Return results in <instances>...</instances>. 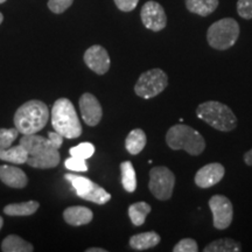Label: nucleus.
Here are the masks:
<instances>
[{
    "label": "nucleus",
    "mask_w": 252,
    "mask_h": 252,
    "mask_svg": "<svg viewBox=\"0 0 252 252\" xmlns=\"http://www.w3.org/2000/svg\"><path fill=\"white\" fill-rule=\"evenodd\" d=\"M49 119L48 106L41 100H28L17 110L14 115V126L19 133H37L45 127Z\"/></svg>",
    "instance_id": "obj_1"
},
{
    "label": "nucleus",
    "mask_w": 252,
    "mask_h": 252,
    "mask_svg": "<svg viewBox=\"0 0 252 252\" xmlns=\"http://www.w3.org/2000/svg\"><path fill=\"white\" fill-rule=\"evenodd\" d=\"M84 62L91 70L98 75L106 74L110 68V56L104 47L91 46L84 54Z\"/></svg>",
    "instance_id": "obj_12"
},
{
    "label": "nucleus",
    "mask_w": 252,
    "mask_h": 252,
    "mask_svg": "<svg viewBox=\"0 0 252 252\" xmlns=\"http://www.w3.org/2000/svg\"><path fill=\"white\" fill-rule=\"evenodd\" d=\"M174 252H197L198 247L196 241L191 238H184L179 242L178 244H175V247L173 248Z\"/></svg>",
    "instance_id": "obj_30"
},
{
    "label": "nucleus",
    "mask_w": 252,
    "mask_h": 252,
    "mask_svg": "<svg viewBox=\"0 0 252 252\" xmlns=\"http://www.w3.org/2000/svg\"><path fill=\"white\" fill-rule=\"evenodd\" d=\"M152 210V208L146 202H135L128 207V216L131 222L135 226H140L145 223V220Z\"/></svg>",
    "instance_id": "obj_25"
},
{
    "label": "nucleus",
    "mask_w": 252,
    "mask_h": 252,
    "mask_svg": "<svg viewBox=\"0 0 252 252\" xmlns=\"http://www.w3.org/2000/svg\"><path fill=\"white\" fill-rule=\"evenodd\" d=\"M49 144L50 141L48 138L41 137V135H37L36 133L24 134V137L20 139V145L24 146V149L27 151L28 157L34 156V154L40 152L41 150L45 149Z\"/></svg>",
    "instance_id": "obj_19"
},
{
    "label": "nucleus",
    "mask_w": 252,
    "mask_h": 252,
    "mask_svg": "<svg viewBox=\"0 0 252 252\" xmlns=\"http://www.w3.org/2000/svg\"><path fill=\"white\" fill-rule=\"evenodd\" d=\"M28 159L27 151L24 146L18 145V146L9 147V149L2 150L0 149V160L12 162V163H26Z\"/></svg>",
    "instance_id": "obj_24"
},
{
    "label": "nucleus",
    "mask_w": 252,
    "mask_h": 252,
    "mask_svg": "<svg viewBox=\"0 0 252 252\" xmlns=\"http://www.w3.org/2000/svg\"><path fill=\"white\" fill-rule=\"evenodd\" d=\"M168 86V77L161 69L156 68L143 72L134 86V93L140 98L150 99L161 94Z\"/></svg>",
    "instance_id": "obj_6"
},
{
    "label": "nucleus",
    "mask_w": 252,
    "mask_h": 252,
    "mask_svg": "<svg viewBox=\"0 0 252 252\" xmlns=\"http://www.w3.org/2000/svg\"><path fill=\"white\" fill-rule=\"evenodd\" d=\"M80 110L84 123L89 126H96L103 117L102 105L93 94H83L80 98Z\"/></svg>",
    "instance_id": "obj_11"
},
{
    "label": "nucleus",
    "mask_w": 252,
    "mask_h": 252,
    "mask_svg": "<svg viewBox=\"0 0 252 252\" xmlns=\"http://www.w3.org/2000/svg\"><path fill=\"white\" fill-rule=\"evenodd\" d=\"M63 219L68 224L74 226L86 225L90 223L94 219L93 210L89 208L82 207V206H74L69 207L63 212Z\"/></svg>",
    "instance_id": "obj_16"
},
{
    "label": "nucleus",
    "mask_w": 252,
    "mask_h": 252,
    "mask_svg": "<svg viewBox=\"0 0 252 252\" xmlns=\"http://www.w3.org/2000/svg\"><path fill=\"white\" fill-rule=\"evenodd\" d=\"M6 0H0V4H4Z\"/></svg>",
    "instance_id": "obj_39"
},
{
    "label": "nucleus",
    "mask_w": 252,
    "mask_h": 252,
    "mask_svg": "<svg viewBox=\"0 0 252 252\" xmlns=\"http://www.w3.org/2000/svg\"><path fill=\"white\" fill-rule=\"evenodd\" d=\"M39 207L36 201H27L23 203L8 204L4 208V213L8 216H30L35 213Z\"/></svg>",
    "instance_id": "obj_23"
},
{
    "label": "nucleus",
    "mask_w": 252,
    "mask_h": 252,
    "mask_svg": "<svg viewBox=\"0 0 252 252\" xmlns=\"http://www.w3.org/2000/svg\"><path fill=\"white\" fill-rule=\"evenodd\" d=\"M1 250L4 252H32L33 245L17 235H9L1 243Z\"/></svg>",
    "instance_id": "obj_21"
},
{
    "label": "nucleus",
    "mask_w": 252,
    "mask_h": 252,
    "mask_svg": "<svg viewBox=\"0 0 252 252\" xmlns=\"http://www.w3.org/2000/svg\"><path fill=\"white\" fill-rule=\"evenodd\" d=\"M19 131L14 128H0V149H9L13 141L18 138Z\"/></svg>",
    "instance_id": "obj_27"
},
{
    "label": "nucleus",
    "mask_w": 252,
    "mask_h": 252,
    "mask_svg": "<svg viewBox=\"0 0 252 252\" xmlns=\"http://www.w3.org/2000/svg\"><path fill=\"white\" fill-rule=\"evenodd\" d=\"M64 179L70 182L72 187L76 190V194L80 197L84 198V200L97 204H105L111 200V195L105 189L94 184V181H91L86 176L71 173V174H65Z\"/></svg>",
    "instance_id": "obj_7"
},
{
    "label": "nucleus",
    "mask_w": 252,
    "mask_h": 252,
    "mask_svg": "<svg viewBox=\"0 0 252 252\" xmlns=\"http://www.w3.org/2000/svg\"><path fill=\"white\" fill-rule=\"evenodd\" d=\"M69 153L71 154V157L82 158V159L87 160L94 156V146L91 143H81L77 146L71 147Z\"/></svg>",
    "instance_id": "obj_28"
},
{
    "label": "nucleus",
    "mask_w": 252,
    "mask_h": 252,
    "mask_svg": "<svg viewBox=\"0 0 252 252\" xmlns=\"http://www.w3.org/2000/svg\"><path fill=\"white\" fill-rule=\"evenodd\" d=\"M225 174L223 165L219 162H212L203 166L195 174V184L200 188H210L219 184Z\"/></svg>",
    "instance_id": "obj_13"
},
{
    "label": "nucleus",
    "mask_w": 252,
    "mask_h": 252,
    "mask_svg": "<svg viewBox=\"0 0 252 252\" xmlns=\"http://www.w3.org/2000/svg\"><path fill=\"white\" fill-rule=\"evenodd\" d=\"M52 125L56 132L68 139L82 134V125L76 110L68 98H59L52 109Z\"/></svg>",
    "instance_id": "obj_2"
},
{
    "label": "nucleus",
    "mask_w": 252,
    "mask_h": 252,
    "mask_svg": "<svg viewBox=\"0 0 252 252\" xmlns=\"http://www.w3.org/2000/svg\"><path fill=\"white\" fill-rule=\"evenodd\" d=\"M219 0H186V7L191 13L207 17L215 12Z\"/></svg>",
    "instance_id": "obj_20"
},
{
    "label": "nucleus",
    "mask_w": 252,
    "mask_h": 252,
    "mask_svg": "<svg viewBox=\"0 0 252 252\" xmlns=\"http://www.w3.org/2000/svg\"><path fill=\"white\" fill-rule=\"evenodd\" d=\"M237 12L239 17L243 19H247V20L252 19V0H238Z\"/></svg>",
    "instance_id": "obj_32"
},
{
    "label": "nucleus",
    "mask_w": 252,
    "mask_h": 252,
    "mask_svg": "<svg viewBox=\"0 0 252 252\" xmlns=\"http://www.w3.org/2000/svg\"><path fill=\"white\" fill-rule=\"evenodd\" d=\"M160 241H161V238L156 231L141 232V234L134 235L130 238V247L133 250L138 251L149 250V249L157 247L160 243Z\"/></svg>",
    "instance_id": "obj_17"
},
{
    "label": "nucleus",
    "mask_w": 252,
    "mask_h": 252,
    "mask_svg": "<svg viewBox=\"0 0 252 252\" xmlns=\"http://www.w3.org/2000/svg\"><path fill=\"white\" fill-rule=\"evenodd\" d=\"M2 20H4V15H2L1 13H0V25H1V23H2Z\"/></svg>",
    "instance_id": "obj_38"
},
{
    "label": "nucleus",
    "mask_w": 252,
    "mask_h": 252,
    "mask_svg": "<svg viewBox=\"0 0 252 252\" xmlns=\"http://www.w3.org/2000/svg\"><path fill=\"white\" fill-rule=\"evenodd\" d=\"M175 185V175L165 166L153 167L150 171L149 188L153 196L160 201H167L172 197Z\"/></svg>",
    "instance_id": "obj_8"
},
{
    "label": "nucleus",
    "mask_w": 252,
    "mask_h": 252,
    "mask_svg": "<svg viewBox=\"0 0 252 252\" xmlns=\"http://www.w3.org/2000/svg\"><path fill=\"white\" fill-rule=\"evenodd\" d=\"M146 141L147 139L145 132L141 128H134L126 137L125 147L132 156H137L146 146Z\"/></svg>",
    "instance_id": "obj_18"
},
{
    "label": "nucleus",
    "mask_w": 252,
    "mask_h": 252,
    "mask_svg": "<svg viewBox=\"0 0 252 252\" xmlns=\"http://www.w3.org/2000/svg\"><path fill=\"white\" fill-rule=\"evenodd\" d=\"M244 162L247 163L248 166H252V150L248 151V152L244 154Z\"/></svg>",
    "instance_id": "obj_35"
},
{
    "label": "nucleus",
    "mask_w": 252,
    "mask_h": 252,
    "mask_svg": "<svg viewBox=\"0 0 252 252\" xmlns=\"http://www.w3.org/2000/svg\"><path fill=\"white\" fill-rule=\"evenodd\" d=\"M209 208L213 213L214 226L219 230L229 228L234 217V207L231 201L224 195H214L209 200Z\"/></svg>",
    "instance_id": "obj_9"
},
{
    "label": "nucleus",
    "mask_w": 252,
    "mask_h": 252,
    "mask_svg": "<svg viewBox=\"0 0 252 252\" xmlns=\"http://www.w3.org/2000/svg\"><path fill=\"white\" fill-rule=\"evenodd\" d=\"M2 224H4V220H2V217L0 216V229L2 228Z\"/></svg>",
    "instance_id": "obj_37"
},
{
    "label": "nucleus",
    "mask_w": 252,
    "mask_h": 252,
    "mask_svg": "<svg viewBox=\"0 0 252 252\" xmlns=\"http://www.w3.org/2000/svg\"><path fill=\"white\" fill-rule=\"evenodd\" d=\"M63 135H61L59 132H48V139L50 141V144L55 147V149H60L61 145L63 143Z\"/></svg>",
    "instance_id": "obj_34"
},
{
    "label": "nucleus",
    "mask_w": 252,
    "mask_h": 252,
    "mask_svg": "<svg viewBox=\"0 0 252 252\" xmlns=\"http://www.w3.org/2000/svg\"><path fill=\"white\" fill-rule=\"evenodd\" d=\"M122 185L126 191L133 193L137 189V176H135L134 167L131 161H124L121 163Z\"/></svg>",
    "instance_id": "obj_26"
},
{
    "label": "nucleus",
    "mask_w": 252,
    "mask_h": 252,
    "mask_svg": "<svg viewBox=\"0 0 252 252\" xmlns=\"http://www.w3.org/2000/svg\"><path fill=\"white\" fill-rule=\"evenodd\" d=\"M239 25L235 19L224 18L208 28L207 40L209 46L217 50H226L235 45L239 36Z\"/></svg>",
    "instance_id": "obj_5"
},
{
    "label": "nucleus",
    "mask_w": 252,
    "mask_h": 252,
    "mask_svg": "<svg viewBox=\"0 0 252 252\" xmlns=\"http://www.w3.org/2000/svg\"><path fill=\"white\" fill-rule=\"evenodd\" d=\"M242 245L232 238H220L212 242L203 249L204 252H238Z\"/></svg>",
    "instance_id": "obj_22"
},
{
    "label": "nucleus",
    "mask_w": 252,
    "mask_h": 252,
    "mask_svg": "<svg viewBox=\"0 0 252 252\" xmlns=\"http://www.w3.org/2000/svg\"><path fill=\"white\" fill-rule=\"evenodd\" d=\"M0 180L8 187L18 189L25 188L28 182L26 173L23 169L8 165L0 166Z\"/></svg>",
    "instance_id": "obj_15"
},
{
    "label": "nucleus",
    "mask_w": 252,
    "mask_h": 252,
    "mask_svg": "<svg viewBox=\"0 0 252 252\" xmlns=\"http://www.w3.org/2000/svg\"><path fill=\"white\" fill-rule=\"evenodd\" d=\"M74 0H49L48 1V7L53 13L61 14L65 9L70 7Z\"/></svg>",
    "instance_id": "obj_31"
},
{
    "label": "nucleus",
    "mask_w": 252,
    "mask_h": 252,
    "mask_svg": "<svg viewBox=\"0 0 252 252\" xmlns=\"http://www.w3.org/2000/svg\"><path fill=\"white\" fill-rule=\"evenodd\" d=\"M141 21L144 26L149 28L150 31L160 32L166 27L167 25V17L165 13V9L159 2L157 1H147L143 6L140 12Z\"/></svg>",
    "instance_id": "obj_10"
},
{
    "label": "nucleus",
    "mask_w": 252,
    "mask_h": 252,
    "mask_svg": "<svg viewBox=\"0 0 252 252\" xmlns=\"http://www.w3.org/2000/svg\"><path fill=\"white\" fill-rule=\"evenodd\" d=\"M87 252H106V250L102 248H90L87 249Z\"/></svg>",
    "instance_id": "obj_36"
},
{
    "label": "nucleus",
    "mask_w": 252,
    "mask_h": 252,
    "mask_svg": "<svg viewBox=\"0 0 252 252\" xmlns=\"http://www.w3.org/2000/svg\"><path fill=\"white\" fill-rule=\"evenodd\" d=\"M196 116L215 130L222 132L232 131L237 126V118L231 109L216 100L201 103L196 108Z\"/></svg>",
    "instance_id": "obj_4"
},
{
    "label": "nucleus",
    "mask_w": 252,
    "mask_h": 252,
    "mask_svg": "<svg viewBox=\"0 0 252 252\" xmlns=\"http://www.w3.org/2000/svg\"><path fill=\"white\" fill-rule=\"evenodd\" d=\"M60 159L61 158H60L59 150L49 144L48 146L41 150L40 152L34 154V156L28 157L26 163H28L31 167H34V168L47 169L54 168V167L58 166Z\"/></svg>",
    "instance_id": "obj_14"
},
{
    "label": "nucleus",
    "mask_w": 252,
    "mask_h": 252,
    "mask_svg": "<svg viewBox=\"0 0 252 252\" xmlns=\"http://www.w3.org/2000/svg\"><path fill=\"white\" fill-rule=\"evenodd\" d=\"M65 168H68L69 171L72 172H87L88 171V165L86 162V159H82V158L77 157H70L68 158L64 161Z\"/></svg>",
    "instance_id": "obj_29"
},
{
    "label": "nucleus",
    "mask_w": 252,
    "mask_h": 252,
    "mask_svg": "<svg viewBox=\"0 0 252 252\" xmlns=\"http://www.w3.org/2000/svg\"><path fill=\"white\" fill-rule=\"evenodd\" d=\"M166 143L169 149L184 150L190 156H200L206 149V141L200 132L184 124H176L167 131Z\"/></svg>",
    "instance_id": "obj_3"
},
{
    "label": "nucleus",
    "mask_w": 252,
    "mask_h": 252,
    "mask_svg": "<svg viewBox=\"0 0 252 252\" xmlns=\"http://www.w3.org/2000/svg\"><path fill=\"white\" fill-rule=\"evenodd\" d=\"M139 0H115V4L123 12H131L137 7Z\"/></svg>",
    "instance_id": "obj_33"
}]
</instances>
